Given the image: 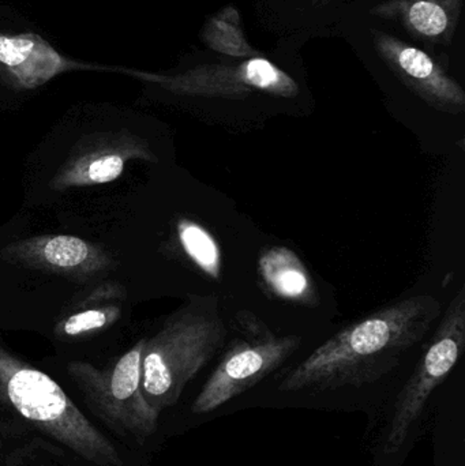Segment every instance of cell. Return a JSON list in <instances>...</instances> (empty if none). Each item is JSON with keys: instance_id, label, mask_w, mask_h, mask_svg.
<instances>
[{"instance_id": "6da1fadb", "label": "cell", "mask_w": 465, "mask_h": 466, "mask_svg": "<svg viewBox=\"0 0 465 466\" xmlns=\"http://www.w3.org/2000/svg\"><path fill=\"white\" fill-rule=\"evenodd\" d=\"M441 312V303L430 295L388 304L319 345L287 374L278 389L287 393L327 391L377 382L425 339Z\"/></svg>"}, {"instance_id": "7a4b0ae2", "label": "cell", "mask_w": 465, "mask_h": 466, "mask_svg": "<svg viewBox=\"0 0 465 466\" xmlns=\"http://www.w3.org/2000/svg\"><path fill=\"white\" fill-rule=\"evenodd\" d=\"M228 328L215 295L193 296L145 342L141 389L158 413L179 401L186 386L223 350Z\"/></svg>"}, {"instance_id": "3957f363", "label": "cell", "mask_w": 465, "mask_h": 466, "mask_svg": "<svg viewBox=\"0 0 465 466\" xmlns=\"http://www.w3.org/2000/svg\"><path fill=\"white\" fill-rule=\"evenodd\" d=\"M0 401L100 466H122L111 442L85 418L70 397L48 375L0 348Z\"/></svg>"}, {"instance_id": "277c9868", "label": "cell", "mask_w": 465, "mask_h": 466, "mask_svg": "<svg viewBox=\"0 0 465 466\" xmlns=\"http://www.w3.org/2000/svg\"><path fill=\"white\" fill-rule=\"evenodd\" d=\"M465 345V289L448 304L430 344L396 399L382 440V451L395 457L414 437L429 400L455 369Z\"/></svg>"}, {"instance_id": "5b68a950", "label": "cell", "mask_w": 465, "mask_h": 466, "mask_svg": "<svg viewBox=\"0 0 465 466\" xmlns=\"http://www.w3.org/2000/svg\"><path fill=\"white\" fill-rule=\"evenodd\" d=\"M147 339L106 370L85 361H73L67 371L92 408L109 429L123 437L144 442L157 430L160 413L142 394L141 361Z\"/></svg>"}, {"instance_id": "8992f818", "label": "cell", "mask_w": 465, "mask_h": 466, "mask_svg": "<svg viewBox=\"0 0 465 466\" xmlns=\"http://www.w3.org/2000/svg\"><path fill=\"white\" fill-rule=\"evenodd\" d=\"M240 339L232 341L194 401V413H209L280 369L302 344L298 336H276L250 311L237 315Z\"/></svg>"}, {"instance_id": "52a82bcc", "label": "cell", "mask_w": 465, "mask_h": 466, "mask_svg": "<svg viewBox=\"0 0 465 466\" xmlns=\"http://www.w3.org/2000/svg\"><path fill=\"white\" fill-rule=\"evenodd\" d=\"M117 74L179 97L243 100L254 93L281 98L299 95L298 82L283 68L259 55L238 63L199 65L177 73H149L119 66Z\"/></svg>"}, {"instance_id": "ba28073f", "label": "cell", "mask_w": 465, "mask_h": 466, "mask_svg": "<svg viewBox=\"0 0 465 466\" xmlns=\"http://www.w3.org/2000/svg\"><path fill=\"white\" fill-rule=\"evenodd\" d=\"M133 160L157 163L149 144L131 131H98L78 139L51 180L56 191L114 182Z\"/></svg>"}, {"instance_id": "9c48e42d", "label": "cell", "mask_w": 465, "mask_h": 466, "mask_svg": "<svg viewBox=\"0 0 465 466\" xmlns=\"http://www.w3.org/2000/svg\"><path fill=\"white\" fill-rule=\"evenodd\" d=\"M119 66L81 62L62 52L35 33L0 32V85L27 92L70 71H106L117 74Z\"/></svg>"}, {"instance_id": "30bf717a", "label": "cell", "mask_w": 465, "mask_h": 466, "mask_svg": "<svg viewBox=\"0 0 465 466\" xmlns=\"http://www.w3.org/2000/svg\"><path fill=\"white\" fill-rule=\"evenodd\" d=\"M2 258L19 268L74 279H93L112 266L101 247L73 235H40L14 241L2 249Z\"/></svg>"}, {"instance_id": "8fae6325", "label": "cell", "mask_w": 465, "mask_h": 466, "mask_svg": "<svg viewBox=\"0 0 465 466\" xmlns=\"http://www.w3.org/2000/svg\"><path fill=\"white\" fill-rule=\"evenodd\" d=\"M373 44L393 73L429 106L450 115L465 111L463 87L422 49L395 35L373 30Z\"/></svg>"}, {"instance_id": "7c38bea8", "label": "cell", "mask_w": 465, "mask_h": 466, "mask_svg": "<svg viewBox=\"0 0 465 466\" xmlns=\"http://www.w3.org/2000/svg\"><path fill=\"white\" fill-rule=\"evenodd\" d=\"M461 5L463 0H388L371 13L385 19H399L417 38L442 43L455 33Z\"/></svg>"}, {"instance_id": "4fadbf2b", "label": "cell", "mask_w": 465, "mask_h": 466, "mask_svg": "<svg viewBox=\"0 0 465 466\" xmlns=\"http://www.w3.org/2000/svg\"><path fill=\"white\" fill-rule=\"evenodd\" d=\"M257 268L270 295L300 306H318V292L310 273L288 247L275 246L265 249Z\"/></svg>"}, {"instance_id": "5bb4252c", "label": "cell", "mask_w": 465, "mask_h": 466, "mask_svg": "<svg viewBox=\"0 0 465 466\" xmlns=\"http://www.w3.org/2000/svg\"><path fill=\"white\" fill-rule=\"evenodd\" d=\"M125 300L126 289L122 285L104 282L70 309V312L60 319L55 333L76 339L106 330L119 320Z\"/></svg>"}, {"instance_id": "9a60e30c", "label": "cell", "mask_w": 465, "mask_h": 466, "mask_svg": "<svg viewBox=\"0 0 465 466\" xmlns=\"http://www.w3.org/2000/svg\"><path fill=\"white\" fill-rule=\"evenodd\" d=\"M201 38L207 48L234 59H248L258 55L245 37L239 11L234 5H227L213 15L202 27Z\"/></svg>"}, {"instance_id": "2e32d148", "label": "cell", "mask_w": 465, "mask_h": 466, "mask_svg": "<svg viewBox=\"0 0 465 466\" xmlns=\"http://www.w3.org/2000/svg\"><path fill=\"white\" fill-rule=\"evenodd\" d=\"M180 246L197 268L210 279H218L223 268L221 249L209 231L196 221L182 218L177 226Z\"/></svg>"}]
</instances>
